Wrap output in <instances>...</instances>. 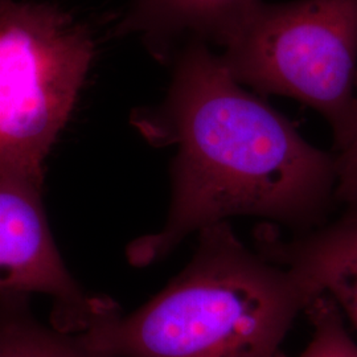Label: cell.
I'll list each match as a JSON object with an SVG mask.
<instances>
[{"mask_svg": "<svg viewBox=\"0 0 357 357\" xmlns=\"http://www.w3.org/2000/svg\"><path fill=\"white\" fill-rule=\"evenodd\" d=\"M131 123L153 146L178 147L166 222L128 245L134 266L163 259L192 233L229 217L306 229L335 199L336 156L241 89L202 43L183 52L163 102L138 109Z\"/></svg>", "mask_w": 357, "mask_h": 357, "instance_id": "cell-1", "label": "cell"}, {"mask_svg": "<svg viewBox=\"0 0 357 357\" xmlns=\"http://www.w3.org/2000/svg\"><path fill=\"white\" fill-rule=\"evenodd\" d=\"M190 264L128 315L119 307L77 333L101 357H278L318 298L294 265L255 255L227 221L199 231Z\"/></svg>", "mask_w": 357, "mask_h": 357, "instance_id": "cell-2", "label": "cell"}, {"mask_svg": "<svg viewBox=\"0 0 357 357\" xmlns=\"http://www.w3.org/2000/svg\"><path fill=\"white\" fill-rule=\"evenodd\" d=\"M96 53L61 7L0 0V171L44 176Z\"/></svg>", "mask_w": 357, "mask_h": 357, "instance_id": "cell-3", "label": "cell"}, {"mask_svg": "<svg viewBox=\"0 0 357 357\" xmlns=\"http://www.w3.org/2000/svg\"><path fill=\"white\" fill-rule=\"evenodd\" d=\"M224 45L221 61L238 84L307 103L330 122L336 147L344 143L356 101L357 0H259Z\"/></svg>", "mask_w": 357, "mask_h": 357, "instance_id": "cell-4", "label": "cell"}, {"mask_svg": "<svg viewBox=\"0 0 357 357\" xmlns=\"http://www.w3.org/2000/svg\"><path fill=\"white\" fill-rule=\"evenodd\" d=\"M43 181L0 171V294L50 296L51 326L77 335L118 305L88 293L69 271L50 228Z\"/></svg>", "mask_w": 357, "mask_h": 357, "instance_id": "cell-5", "label": "cell"}, {"mask_svg": "<svg viewBox=\"0 0 357 357\" xmlns=\"http://www.w3.org/2000/svg\"><path fill=\"white\" fill-rule=\"evenodd\" d=\"M259 250L270 259L299 268L318 296L327 295L357 327V204L335 222L281 241L268 231Z\"/></svg>", "mask_w": 357, "mask_h": 357, "instance_id": "cell-6", "label": "cell"}, {"mask_svg": "<svg viewBox=\"0 0 357 357\" xmlns=\"http://www.w3.org/2000/svg\"><path fill=\"white\" fill-rule=\"evenodd\" d=\"M259 0H132L122 33H138L158 54L184 32L225 43Z\"/></svg>", "mask_w": 357, "mask_h": 357, "instance_id": "cell-7", "label": "cell"}, {"mask_svg": "<svg viewBox=\"0 0 357 357\" xmlns=\"http://www.w3.org/2000/svg\"><path fill=\"white\" fill-rule=\"evenodd\" d=\"M0 357H101L76 335L45 326L26 294H0Z\"/></svg>", "mask_w": 357, "mask_h": 357, "instance_id": "cell-8", "label": "cell"}, {"mask_svg": "<svg viewBox=\"0 0 357 357\" xmlns=\"http://www.w3.org/2000/svg\"><path fill=\"white\" fill-rule=\"evenodd\" d=\"M306 311L314 326V335L299 357H357V345L345 330L340 308L333 299L320 295Z\"/></svg>", "mask_w": 357, "mask_h": 357, "instance_id": "cell-9", "label": "cell"}, {"mask_svg": "<svg viewBox=\"0 0 357 357\" xmlns=\"http://www.w3.org/2000/svg\"><path fill=\"white\" fill-rule=\"evenodd\" d=\"M337 150L335 200L357 204V97L348 135Z\"/></svg>", "mask_w": 357, "mask_h": 357, "instance_id": "cell-10", "label": "cell"}]
</instances>
